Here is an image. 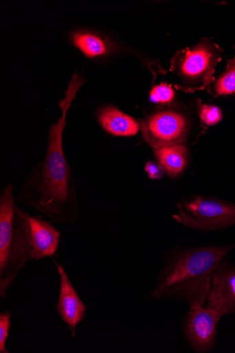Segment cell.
<instances>
[{"label":"cell","instance_id":"obj_15","mask_svg":"<svg viewBox=\"0 0 235 353\" xmlns=\"http://www.w3.org/2000/svg\"><path fill=\"white\" fill-rule=\"evenodd\" d=\"M175 92L170 85L161 83L154 86L150 92V101L156 104L170 103L174 99Z\"/></svg>","mask_w":235,"mask_h":353},{"label":"cell","instance_id":"obj_3","mask_svg":"<svg viewBox=\"0 0 235 353\" xmlns=\"http://www.w3.org/2000/svg\"><path fill=\"white\" fill-rule=\"evenodd\" d=\"M28 214L18 207L13 186L0 194V296L5 299L20 272L32 260Z\"/></svg>","mask_w":235,"mask_h":353},{"label":"cell","instance_id":"obj_6","mask_svg":"<svg viewBox=\"0 0 235 353\" xmlns=\"http://www.w3.org/2000/svg\"><path fill=\"white\" fill-rule=\"evenodd\" d=\"M221 319L207 305L190 308L182 320L181 329L186 341L195 352L208 353L214 348Z\"/></svg>","mask_w":235,"mask_h":353},{"label":"cell","instance_id":"obj_17","mask_svg":"<svg viewBox=\"0 0 235 353\" xmlns=\"http://www.w3.org/2000/svg\"><path fill=\"white\" fill-rule=\"evenodd\" d=\"M12 314L10 311L0 313V353H9L7 341L11 329Z\"/></svg>","mask_w":235,"mask_h":353},{"label":"cell","instance_id":"obj_10","mask_svg":"<svg viewBox=\"0 0 235 353\" xmlns=\"http://www.w3.org/2000/svg\"><path fill=\"white\" fill-rule=\"evenodd\" d=\"M32 260L40 261L53 256L60 243V232L42 217L28 215Z\"/></svg>","mask_w":235,"mask_h":353},{"label":"cell","instance_id":"obj_2","mask_svg":"<svg viewBox=\"0 0 235 353\" xmlns=\"http://www.w3.org/2000/svg\"><path fill=\"white\" fill-rule=\"evenodd\" d=\"M235 247L204 246L165 255L152 299H174L189 307L205 305L214 270Z\"/></svg>","mask_w":235,"mask_h":353},{"label":"cell","instance_id":"obj_18","mask_svg":"<svg viewBox=\"0 0 235 353\" xmlns=\"http://www.w3.org/2000/svg\"><path fill=\"white\" fill-rule=\"evenodd\" d=\"M145 171L152 179H160L163 176L164 169L160 163L149 162L145 165Z\"/></svg>","mask_w":235,"mask_h":353},{"label":"cell","instance_id":"obj_9","mask_svg":"<svg viewBox=\"0 0 235 353\" xmlns=\"http://www.w3.org/2000/svg\"><path fill=\"white\" fill-rule=\"evenodd\" d=\"M54 264L60 279L59 299L54 307L61 319L75 337L76 327L85 319L88 307L80 299L63 266L56 261Z\"/></svg>","mask_w":235,"mask_h":353},{"label":"cell","instance_id":"obj_16","mask_svg":"<svg viewBox=\"0 0 235 353\" xmlns=\"http://www.w3.org/2000/svg\"><path fill=\"white\" fill-rule=\"evenodd\" d=\"M198 113L201 121H203L208 126L218 124L223 119V112L221 108L216 105H200Z\"/></svg>","mask_w":235,"mask_h":353},{"label":"cell","instance_id":"obj_11","mask_svg":"<svg viewBox=\"0 0 235 353\" xmlns=\"http://www.w3.org/2000/svg\"><path fill=\"white\" fill-rule=\"evenodd\" d=\"M97 118L105 131L116 137L135 136L141 128L136 119L112 106L101 109Z\"/></svg>","mask_w":235,"mask_h":353},{"label":"cell","instance_id":"obj_7","mask_svg":"<svg viewBox=\"0 0 235 353\" xmlns=\"http://www.w3.org/2000/svg\"><path fill=\"white\" fill-rule=\"evenodd\" d=\"M140 127L145 141L154 150L182 144L187 134V123L181 114L159 112L142 121Z\"/></svg>","mask_w":235,"mask_h":353},{"label":"cell","instance_id":"obj_12","mask_svg":"<svg viewBox=\"0 0 235 353\" xmlns=\"http://www.w3.org/2000/svg\"><path fill=\"white\" fill-rule=\"evenodd\" d=\"M155 155L170 176L174 178L185 168L187 162V151L183 144L161 148L154 151Z\"/></svg>","mask_w":235,"mask_h":353},{"label":"cell","instance_id":"obj_5","mask_svg":"<svg viewBox=\"0 0 235 353\" xmlns=\"http://www.w3.org/2000/svg\"><path fill=\"white\" fill-rule=\"evenodd\" d=\"M173 218L182 225L198 231H215L235 225V205L222 200L191 196L177 205Z\"/></svg>","mask_w":235,"mask_h":353},{"label":"cell","instance_id":"obj_4","mask_svg":"<svg viewBox=\"0 0 235 353\" xmlns=\"http://www.w3.org/2000/svg\"><path fill=\"white\" fill-rule=\"evenodd\" d=\"M223 54L222 48L207 39L178 51L171 61V71L177 81L175 88L185 92L209 88L216 79V67Z\"/></svg>","mask_w":235,"mask_h":353},{"label":"cell","instance_id":"obj_14","mask_svg":"<svg viewBox=\"0 0 235 353\" xmlns=\"http://www.w3.org/2000/svg\"><path fill=\"white\" fill-rule=\"evenodd\" d=\"M214 99L222 95L235 94V46L234 55L227 61L225 72L208 88Z\"/></svg>","mask_w":235,"mask_h":353},{"label":"cell","instance_id":"obj_8","mask_svg":"<svg viewBox=\"0 0 235 353\" xmlns=\"http://www.w3.org/2000/svg\"><path fill=\"white\" fill-rule=\"evenodd\" d=\"M206 305L221 317L235 314V265L225 259L212 273Z\"/></svg>","mask_w":235,"mask_h":353},{"label":"cell","instance_id":"obj_1","mask_svg":"<svg viewBox=\"0 0 235 353\" xmlns=\"http://www.w3.org/2000/svg\"><path fill=\"white\" fill-rule=\"evenodd\" d=\"M84 83L81 75L72 77L65 99L60 101L62 115L50 127L45 158L31 172L17 197L19 203L38 210L57 223H74L79 217L76 185L63 153L62 136L67 112Z\"/></svg>","mask_w":235,"mask_h":353},{"label":"cell","instance_id":"obj_13","mask_svg":"<svg viewBox=\"0 0 235 353\" xmlns=\"http://www.w3.org/2000/svg\"><path fill=\"white\" fill-rule=\"evenodd\" d=\"M73 43L86 57L94 58L108 52L106 42L100 37L87 31L76 32L73 37Z\"/></svg>","mask_w":235,"mask_h":353}]
</instances>
